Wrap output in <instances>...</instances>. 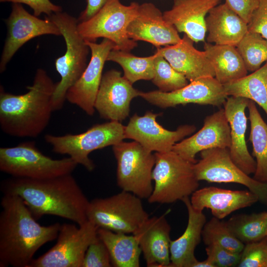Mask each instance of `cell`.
<instances>
[{"label":"cell","instance_id":"cell-1","mask_svg":"<svg viewBox=\"0 0 267 267\" xmlns=\"http://www.w3.org/2000/svg\"><path fill=\"white\" fill-rule=\"evenodd\" d=\"M3 194H15L24 201L37 221L44 215L70 220L78 225L88 221L89 201L72 174L35 179L11 177L3 180Z\"/></svg>","mask_w":267,"mask_h":267},{"label":"cell","instance_id":"cell-2","mask_svg":"<svg viewBox=\"0 0 267 267\" xmlns=\"http://www.w3.org/2000/svg\"><path fill=\"white\" fill-rule=\"evenodd\" d=\"M0 204V267H29L36 252L57 238L61 224H40L18 195L3 194Z\"/></svg>","mask_w":267,"mask_h":267},{"label":"cell","instance_id":"cell-3","mask_svg":"<svg viewBox=\"0 0 267 267\" xmlns=\"http://www.w3.org/2000/svg\"><path fill=\"white\" fill-rule=\"evenodd\" d=\"M56 83L43 69L37 70L32 86L22 94L0 89V127L5 134L36 137L48 125L53 112L51 97Z\"/></svg>","mask_w":267,"mask_h":267},{"label":"cell","instance_id":"cell-4","mask_svg":"<svg viewBox=\"0 0 267 267\" xmlns=\"http://www.w3.org/2000/svg\"><path fill=\"white\" fill-rule=\"evenodd\" d=\"M45 17L54 23L60 30L66 44L64 55L55 60V66L60 76L51 97L53 111L61 110L66 100L68 90L77 81L87 66L89 50L84 39L79 34L78 20L62 11Z\"/></svg>","mask_w":267,"mask_h":267},{"label":"cell","instance_id":"cell-5","mask_svg":"<svg viewBox=\"0 0 267 267\" xmlns=\"http://www.w3.org/2000/svg\"><path fill=\"white\" fill-rule=\"evenodd\" d=\"M152 172L153 189L147 199L150 203L170 204L189 197L199 186L193 163L173 150L155 152Z\"/></svg>","mask_w":267,"mask_h":267},{"label":"cell","instance_id":"cell-6","mask_svg":"<svg viewBox=\"0 0 267 267\" xmlns=\"http://www.w3.org/2000/svg\"><path fill=\"white\" fill-rule=\"evenodd\" d=\"M77 166L70 157L53 159L44 155L33 141L0 148V170L12 177L50 178L72 174Z\"/></svg>","mask_w":267,"mask_h":267},{"label":"cell","instance_id":"cell-7","mask_svg":"<svg viewBox=\"0 0 267 267\" xmlns=\"http://www.w3.org/2000/svg\"><path fill=\"white\" fill-rule=\"evenodd\" d=\"M44 138L51 146L54 152L68 155L78 165L91 172L95 165L89 158V154L123 141L125 138V126L121 122L110 121L94 125L82 133L60 136L47 134Z\"/></svg>","mask_w":267,"mask_h":267},{"label":"cell","instance_id":"cell-8","mask_svg":"<svg viewBox=\"0 0 267 267\" xmlns=\"http://www.w3.org/2000/svg\"><path fill=\"white\" fill-rule=\"evenodd\" d=\"M87 217L98 228L134 234L149 216L141 198L122 190L108 197L90 201Z\"/></svg>","mask_w":267,"mask_h":267},{"label":"cell","instance_id":"cell-9","mask_svg":"<svg viewBox=\"0 0 267 267\" xmlns=\"http://www.w3.org/2000/svg\"><path fill=\"white\" fill-rule=\"evenodd\" d=\"M139 6L136 2L126 5L120 0H107L93 17L78 22V32L86 41L95 42L98 38H105L115 44L114 49L130 51L137 44L128 37L127 30L136 16Z\"/></svg>","mask_w":267,"mask_h":267},{"label":"cell","instance_id":"cell-10","mask_svg":"<svg viewBox=\"0 0 267 267\" xmlns=\"http://www.w3.org/2000/svg\"><path fill=\"white\" fill-rule=\"evenodd\" d=\"M112 150L117 162L118 186L141 199H148L153 189L154 154L135 141H122L112 146Z\"/></svg>","mask_w":267,"mask_h":267},{"label":"cell","instance_id":"cell-11","mask_svg":"<svg viewBox=\"0 0 267 267\" xmlns=\"http://www.w3.org/2000/svg\"><path fill=\"white\" fill-rule=\"evenodd\" d=\"M98 228L89 220L78 226L61 224L55 244L29 267H82L88 248L98 237Z\"/></svg>","mask_w":267,"mask_h":267},{"label":"cell","instance_id":"cell-12","mask_svg":"<svg viewBox=\"0 0 267 267\" xmlns=\"http://www.w3.org/2000/svg\"><path fill=\"white\" fill-rule=\"evenodd\" d=\"M201 159L193 164L197 179L209 182L236 183L243 185L267 206V182L251 178L232 161L228 148H213L200 152Z\"/></svg>","mask_w":267,"mask_h":267},{"label":"cell","instance_id":"cell-13","mask_svg":"<svg viewBox=\"0 0 267 267\" xmlns=\"http://www.w3.org/2000/svg\"><path fill=\"white\" fill-rule=\"evenodd\" d=\"M161 114L149 111L142 116L134 114L125 126V138L136 141L150 152H165L196 130L192 125H181L173 131L166 129L156 120Z\"/></svg>","mask_w":267,"mask_h":267},{"label":"cell","instance_id":"cell-14","mask_svg":"<svg viewBox=\"0 0 267 267\" xmlns=\"http://www.w3.org/2000/svg\"><path fill=\"white\" fill-rule=\"evenodd\" d=\"M139 96L154 105L166 108L188 103L220 107L224 104L228 95L223 85L215 77H207L191 82L173 91H141Z\"/></svg>","mask_w":267,"mask_h":267},{"label":"cell","instance_id":"cell-15","mask_svg":"<svg viewBox=\"0 0 267 267\" xmlns=\"http://www.w3.org/2000/svg\"><path fill=\"white\" fill-rule=\"evenodd\" d=\"M6 23L8 33L1 56L0 73L5 70L19 48L30 40L44 35L61 36L60 30L51 21L32 15L21 3H13Z\"/></svg>","mask_w":267,"mask_h":267},{"label":"cell","instance_id":"cell-16","mask_svg":"<svg viewBox=\"0 0 267 267\" xmlns=\"http://www.w3.org/2000/svg\"><path fill=\"white\" fill-rule=\"evenodd\" d=\"M85 42L91 52L90 59L81 76L68 90L66 100L88 115L92 116L95 110L94 103L103 76V67L115 44L105 38L99 44Z\"/></svg>","mask_w":267,"mask_h":267},{"label":"cell","instance_id":"cell-17","mask_svg":"<svg viewBox=\"0 0 267 267\" xmlns=\"http://www.w3.org/2000/svg\"><path fill=\"white\" fill-rule=\"evenodd\" d=\"M133 85L118 70L103 75L94 103L101 118L121 122L129 116L131 101L141 92Z\"/></svg>","mask_w":267,"mask_h":267},{"label":"cell","instance_id":"cell-18","mask_svg":"<svg viewBox=\"0 0 267 267\" xmlns=\"http://www.w3.org/2000/svg\"><path fill=\"white\" fill-rule=\"evenodd\" d=\"M230 145V126L224 108H222L207 116L198 132L176 143L172 150L195 164L198 152L213 148H229Z\"/></svg>","mask_w":267,"mask_h":267},{"label":"cell","instance_id":"cell-19","mask_svg":"<svg viewBox=\"0 0 267 267\" xmlns=\"http://www.w3.org/2000/svg\"><path fill=\"white\" fill-rule=\"evenodd\" d=\"M127 32L131 39L148 42L156 48L175 44L181 39L176 29L164 19L163 13L149 2L139 4L137 14Z\"/></svg>","mask_w":267,"mask_h":267},{"label":"cell","instance_id":"cell-20","mask_svg":"<svg viewBox=\"0 0 267 267\" xmlns=\"http://www.w3.org/2000/svg\"><path fill=\"white\" fill-rule=\"evenodd\" d=\"M222 0H173L172 7L163 12L164 18L178 33L186 34L194 42H204L206 17Z\"/></svg>","mask_w":267,"mask_h":267},{"label":"cell","instance_id":"cell-21","mask_svg":"<svg viewBox=\"0 0 267 267\" xmlns=\"http://www.w3.org/2000/svg\"><path fill=\"white\" fill-rule=\"evenodd\" d=\"M194 43L184 34L178 43L157 48L155 52L162 56L189 82L203 78L215 77L214 68L205 51L197 49Z\"/></svg>","mask_w":267,"mask_h":267},{"label":"cell","instance_id":"cell-22","mask_svg":"<svg viewBox=\"0 0 267 267\" xmlns=\"http://www.w3.org/2000/svg\"><path fill=\"white\" fill-rule=\"evenodd\" d=\"M165 215L149 217L134 234L137 239L147 267H171V228Z\"/></svg>","mask_w":267,"mask_h":267},{"label":"cell","instance_id":"cell-23","mask_svg":"<svg viewBox=\"0 0 267 267\" xmlns=\"http://www.w3.org/2000/svg\"><path fill=\"white\" fill-rule=\"evenodd\" d=\"M249 99L230 96L224 103V110L230 128L231 145L228 148L233 162L244 172L254 174L256 162L250 154L245 140L247 118L245 109Z\"/></svg>","mask_w":267,"mask_h":267},{"label":"cell","instance_id":"cell-24","mask_svg":"<svg viewBox=\"0 0 267 267\" xmlns=\"http://www.w3.org/2000/svg\"><path fill=\"white\" fill-rule=\"evenodd\" d=\"M190 200L194 209L200 211L209 209L214 217L221 220L236 210L251 206L259 199L250 190L209 186L195 190Z\"/></svg>","mask_w":267,"mask_h":267},{"label":"cell","instance_id":"cell-25","mask_svg":"<svg viewBox=\"0 0 267 267\" xmlns=\"http://www.w3.org/2000/svg\"><path fill=\"white\" fill-rule=\"evenodd\" d=\"M188 212V222L183 234L170 242V260L172 267H193L198 261L194 255L200 243L206 218L203 211L194 209L189 197L181 200Z\"/></svg>","mask_w":267,"mask_h":267},{"label":"cell","instance_id":"cell-26","mask_svg":"<svg viewBox=\"0 0 267 267\" xmlns=\"http://www.w3.org/2000/svg\"><path fill=\"white\" fill-rule=\"evenodd\" d=\"M208 43L236 46L248 31V23L224 2L210 10L206 19Z\"/></svg>","mask_w":267,"mask_h":267},{"label":"cell","instance_id":"cell-27","mask_svg":"<svg viewBox=\"0 0 267 267\" xmlns=\"http://www.w3.org/2000/svg\"><path fill=\"white\" fill-rule=\"evenodd\" d=\"M204 49L214 68L215 78L222 85L247 75L248 71L235 46L206 42Z\"/></svg>","mask_w":267,"mask_h":267},{"label":"cell","instance_id":"cell-28","mask_svg":"<svg viewBox=\"0 0 267 267\" xmlns=\"http://www.w3.org/2000/svg\"><path fill=\"white\" fill-rule=\"evenodd\" d=\"M99 238L106 246L112 267H139L141 251L134 234L115 232L98 228Z\"/></svg>","mask_w":267,"mask_h":267},{"label":"cell","instance_id":"cell-29","mask_svg":"<svg viewBox=\"0 0 267 267\" xmlns=\"http://www.w3.org/2000/svg\"><path fill=\"white\" fill-rule=\"evenodd\" d=\"M247 108L251 125L249 139L252 144V155L256 160L253 178L262 182H267V124L254 101L249 99Z\"/></svg>","mask_w":267,"mask_h":267},{"label":"cell","instance_id":"cell-30","mask_svg":"<svg viewBox=\"0 0 267 267\" xmlns=\"http://www.w3.org/2000/svg\"><path fill=\"white\" fill-rule=\"evenodd\" d=\"M223 85L228 96L250 99L261 107L267 116V62L252 74Z\"/></svg>","mask_w":267,"mask_h":267},{"label":"cell","instance_id":"cell-31","mask_svg":"<svg viewBox=\"0 0 267 267\" xmlns=\"http://www.w3.org/2000/svg\"><path fill=\"white\" fill-rule=\"evenodd\" d=\"M155 54L138 57L122 50L113 49L107 61L116 62L123 68L124 77L132 84L139 80H151L154 75Z\"/></svg>","mask_w":267,"mask_h":267},{"label":"cell","instance_id":"cell-32","mask_svg":"<svg viewBox=\"0 0 267 267\" xmlns=\"http://www.w3.org/2000/svg\"><path fill=\"white\" fill-rule=\"evenodd\" d=\"M226 222L232 233L244 244L267 236V212L235 215Z\"/></svg>","mask_w":267,"mask_h":267},{"label":"cell","instance_id":"cell-33","mask_svg":"<svg viewBox=\"0 0 267 267\" xmlns=\"http://www.w3.org/2000/svg\"><path fill=\"white\" fill-rule=\"evenodd\" d=\"M247 71L254 72L267 62V40L248 31L236 46Z\"/></svg>","mask_w":267,"mask_h":267},{"label":"cell","instance_id":"cell-34","mask_svg":"<svg viewBox=\"0 0 267 267\" xmlns=\"http://www.w3.org/2000/svg\"><path fill=\"white\" fill-rule=\"evenodd\" d=\"M202 238L207 246L216 244L238 253L242 252L245 245L232 233L226 222L214 217L205 224Z\"/></svg>","mask_w":267,"mask_h":267},{"label":"cell","instance_id":"cell-35","mask_svg":"<svg viewBox=\"0 0 267 267\" xmlns=\"http://www.w3.org/2000/svg\"><path fill=\"white\" fill-rule=\"evenodd\" d=\"M154 75L152 83L162 92H171L180 89L188 83L181 74L174 69L161 55L155 52Z\"/></svg>","mask_w":267,"mask_h":267},{"label":"cell","instance_id":"cell-36","mask_svg":"<svg viewBox=\"0 0 267 267\" xmlns=\"http://www.w3.org/2000/svg\"><path fill=\"white\" fill-rule=\"evenodd\" d=\"M237 267H267V236L244 245Z\"/></svg>","mask_w":267,"mask_h":267},{"label":"cell","instance_id":"cell-37","mask_svg":"<svg viewBox=\"0 0 267 267\" xmlns=\"http://www.w3.org/2000/svg\"><path fill=\"white\" fill-rule=\"evenodd\" d=\"M111 267L112 265L108 250L98 237L88 248L82 267Z\"/></svg>","mask_w":267,"mask_h":267},{"label":"cell","instance_id":"cell-38","mask_svg":"<svg viewBox=\"0 0 267 267\" xmlns=\"http://www.w3.org/2000/svg\"><path fill=\"white\" fill-rule=\"evenodd\" d=\"M205 251L207 258L215 267H232L238 266L241 253H235L218 244L207 245Z\"/></svg>","mask_w":267,"mask_h":267},{"label":"cell","instance_id":"cell-39","mask_svg":"<svg viewBox=\"0 0 267 267\" xmlns=\"http://www.w3.org/2000/svg\"><path fill=\"white\" fill-rule=\"evenodd\" d=\"M248 27V31L259 33L267 40V0H260Z\"/></svg>","mask_w":267,"mask_h":267},{"label":"cell","instance_id":"cell-40","mask_svg":"<svg viewBox=\"0 0 267 267\" xmlns=\"http://www.w3.org/2000/svg\"><path fill=\"white\" fill-rule=\"evenodd\" d=\"M0 2L25 4L33 9L34 15L36 16L43 13L50 16L62 10L60 6L53 3L50 0H0Z\"/></svg>","mask_w":267,"mask_h":267},{"label":"cell","instance_id":"cell-41","mask_svg":"<svg viewBox=\"0 0 267 267\" xmlns=\"http://www.w3.org/2000/svg\"><path fill=\"white\" fill-rule=\"evenodd\" d=\"M260 0H225V3L248 24Z\"/></svg>","mask_w":267,"mask_h":267},{"label":"cell","instance_id":"cell-42","mask_svg":"<svg viewBox=\"0 0 267 267\" xmlns=\"http://www.w3.org/2000/svg\"><path fill=\"white\" fill-rule=\"evenodd\" d=\"M106 1L107 0H87V6L81 13L78 21H85L91 18L102 8Z\"/></svg>","mask_w":267,"mask_h":267},{"label":"cell","instance_id":"cell-43","mask_svg":"<svg viewBox=\"0 0 267 267\" xmlns=\"http://www.w3.org/2000/svg\"><path fill=\"white\" fill-rule=\"evenodd\" d=\"M193 267H215L214 264L208 259L202 261H197Z\"/></svg>","mask_w":267,"mask_h":267}]
</instances>
